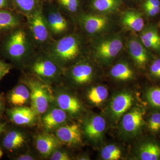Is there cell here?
Returning a JSON list of instances; mask_svg holds the SVG:
<instances>
[{
  "instance_id": "cell-14",
  "label": "cell",
  "mask_w": 160,
  "mask_h": 160,
  "mask_svg": "<svg viewBox=\"0 0 160 160\" xmlns=\"http://www.w3.org/2000/svg\"><path fill=\"white\" fill-rule=\"evenodd\" d=\"M7 112L11 122L18 126L32 125L38 116L31 107L26 106L14 107Z\"/></svg>"
},
{
  "instance_id": "cell-11",
  "label": "cell",
  "mask_w": 160,
  "mask_h": 160,
  "mask_svg": "<svg viewBox=\"0 0 160 160\" xmlns=\"http://www.w3.org/2000/svg\"><path fill=\"white\" fill-rule=\"evenodd\" d=\"M53 92L54 103L68 114L75 115L79 113L82 109L79 101L61 88Z\"/></svg>"
},
{
  "instance_id": "cell-40",
  "label": "cell",
  "mask_w": 160,
  "mask_h": 160,
  "mask_svg": "<svg viewBox=\"0 0 160 160\" xmlns=\"http://www.w3.org/2000/svg\"><path fill=\"white\" fill-rule=\"evenodd\" d=\"M4 109V102L2 97L0 95V114L2 112Z\"/></svg>"
},
{
  "instance_id": "cell-15",
  "label": "cell",
  "mask_w": 160,
  "mask_h": 160,
  "mask_svg": "<svg viewBox=\"0 0 160 160\" xmlns=\"http://www.w3.org/2000/svg\"><path fill=\"white\" fill-rule=\"evenodd\" d=\"M22 16L15 10H0V37L22 25Z\"/></svg>"
},
{
  "instance_id": "cell-25",
  "label": "cell",
  "mask_w": 160,
  "mask_h": 160,
  "mask_svg": "<svg viewBox=\"0 0 160 160\" xmlns=\"http://www.w3.org/2000/svg\"><path fill=\"white\" fill-rule=\"evenodd\" d=\"M15 10L23 16L31 14L42 5V0H12Z\"/></svg>"
},
{
  "instance_id": "cell-21",
  "label": "cell",
  "mask_w": 160,
  "mask_h": 160,
  "mask_svg": "<svg viewBox=\"0 0 160 160\" xmlns=\"http://www.w3.org/2000/svg\"><path fill=\"white\" fill-rule=\"evenodd\" d=\"M27 137L22 132L18 130L9 131L3 139V145L10 152L17 151L23 148L26 143Z\"/></svg>"
},
{
  "instance_id": "cell-35",
  "label": "cell",
  "mask_w": 160,
  "mask_h": 160,
  "mask_svg": "<svg viewBox=\"0 0 160 160\" xmlns=\"http://www.w3.org/2000/svg\"><path fill=\"white\" fill-rule=\"evenodd\" d=\"M150 72L153 78L160 79V58L156 59L152 63Z\"/></svg>"
},
{
  "instance_id": "cell-43",
  "label": "cell",
  "mask_w": 160,
  "mask_h": 160,
  "mask_svg": "<svg viewBox=\"0 0 160 160\" xmlns=\"http://www.w3.org/2000/svg\"><path fill=\"white\" fill-rule=\"evenodd\" d=\"M43 2H49V1H53V0H42Z\"/></svg>"
},
{
  "instance_id": "cell-33",
  "label": "cell",
  "mask_w": 160,
  "mask_h": 160,
  "mask_svg": "<svg viewBox=\"0 0 160 160\" xmlns=\"http://www.w3.org/2000/svg\"><path fill=\"white\" fill-rule=\"evenodd\" d=\"M13 67V65L11 63L6 62L3 60H0V82L10 72Z\"/></svg>"
},
{
  "instance_id": "cell-32",
  "label": "cell",
  "mask_w": 160,
  "mask_h": 160,
  "mask_svg": "<svg viewBox=\"0 0 160 160\" xmlns=\"http://www.w3.org/2000/svg\"><path fill=\"white\" fill-rule=\"evenodd\" d=\"M149 127L151 131L157 132L160 129V113L157 112L151 116L149 122Z\"/></svg>"
},
{
  "instance_id": "cell-26",
  "label": "cell",
  "mask_w": 160,
  "mask_h": 160,
  "mask_svg": "<svg viewBox=\"0 0 160 160\" xmlns=\"http://www.w3.org/2000/svg\"><path fill=\"white\" fill-rule=\"evenodd\" d=\"M139 154L142 160L160 159V146L154 142H146L140 146Z\"/></svg>"
},
{
  "instance_id": "cell-13",
  "label": "cell",
  "mask_w": 160,
  "mask_h": 160,
  "mask_svg": "<svg viewBox=\"0 0 160 160\" xmlns=\"http://www.w3.org/2000/svg\"><path fill=\"white\" fill-rule=\"evenodd\" d=\"M35 142L38 151L45 158H49L62 145L54 134H50L48 132L38 134Z\"/></svg>"
},
{
  "instance_id": "cell-39",
  "label": "cell",
  "mask_w": 160,
  "mask_h": 160,
  "mask_svg": "<svg viewBox=\"0 0 160 160\" xmlns=\"http://www.w3.org/2000/svg\"><path fill=\"white\" fill-rule=\"evenodd\" d=\"M160 7V2L159 0H146L144 3L143 7Z\"/></svg>"
},
{
  "instance_id": "cell-8",
  "label": "cell",
  "mask_w": 160,
  "mask_h": 160,
  "mask_svg": "<svg viewBox=\"0 0 160 160\" xmlns=\"http://www.w3.org/2000/svg\"><path fill=\"white\" fill-rule=\"evenodd\" d=\"M80 27L89 35H97L106 31L110 26V18L104 15L82 13L78 17Z\"/></svg>"
},
{
  "instance_id": "cell-27",
  "label": "cell",
  "mask_w": 160,
  "mask_h": 160,
  "mask_svg": "<svg viewBox=\"0 0 160 160\" xmlns=\"http://www.w3.org/2000/svg\"><path fill=\"white\" fill-rule=\"evenodd\" d=\"M112 76L120 81L130 79L133 76V71L126 63L121 62L116 64L111 69Z\"/></svg>"
},
{
  "instance_id": "cell-34",
  "label": "cell",
  "mask_w": 160,
  "mask_h": 160,
  "mask_svg": "<svg viewBox=\"0 0 160 160\" xmlns=\"http://www.w3.org/2000/svg\"><path fill=\"white\" fill-rule=\"evenodd\" d=\"M51 160H69L71 159L69 155L63 150L58 149L55 150L49 157Z\"/></svg>"
},
{
  "instance_id": "cell-18",
  "label": "cell",
  "mask_w": 160,
  "mask_h": 160,
  "mask_svg": "<svg viewBox=\"0 0 160 160\" xmlns=\"http://www.w3.org/2000/svg\"><path fill=\"white\" fill-rule=\"evenodd\" d=\"M140 39L147 49L160 51V36L156 26L150 25L144 27L140 35Z\"/></svg>"
},
{
  "instance_id": "cell-23",
  "label": "cell",
  "mask_w": 160,
  "mask_h": 160,
  "mask_svg": "<svg viewBox=\"0 0 160 160\" xmlns=\"http://www.w3.org/2000/svg\"><path fill=\"white\" fill-rule=\"evenodd\" d=\"M142 122V112L139 109H134L124 116L122 125L123 129L126 132L134 133L139 129Z\"/></svg>"
},
{
  "instance_id": "cell-10",
  "label": "cell",
  "mask_w": 160,
  "mask_h": 160,
  "mask_svg": "<svg viewBox=\"0 0 160 160\" xmlns=\"http://www.w3.org/2000/svg\"><path fill=\"white\" fill-rule=\"evenodd\" d=\"M67 119V112L56 105L51 106L43 114L42 123L46 132H49L54 131L60 126L65 124Z\"/></svg>"
},
{
  "instance_id": "cell-16",
  "label": "cell",
  "mask_w": 160,
  "mask_h": 160,
  "mask_svg": "<svg viewBox=\"0 0 160 160\" xmlns=\"http://www.w3.org/2000/svg\"><path fill=\"white\" fill-rule=\"evenodd\" d=\"M129 54L138 67L143 68L148 62L149 58V52L141 41L132 37L128 42Z\"/></svg>"
},
{
  "instance_id": "cell-9",
  "label": "cell",
  "mask_w": 160,
  "mask_h": 160,
  "mask_svg": "<svg viewBox=\"0 0 160 160\" xmlns=\"http://www.w3.org/2000/svg\"><path fill=\"white\" fill-rule=\"evenodd\" d=\"M94 75V69L86 60H80L68 69L63 70L66 77L74 84L82 86L91 82Z\"/></svg>"
},
{
  "instance_id": "cell-38",
  "label": "cell",
  "mask_w": 160,
  "mask_h": 160,
  "mask_svg": "<svg viewBox=\"0 0 160 160\" xmlns=\"http://www.w3.org/2000/svg\"><path fill=\"white\" fill-rule=\"evenodd\" d=\"M18 160H33L36 159V157L34 155L31 153H25L23 154L20 155L16 158Z\"/></svg>"
},
{
  "instance_id": "cell-37",
  "label": "cell",
  "mask_w": 160,
  "mask_h": 160,
  "mask_svg": "<svg viewBox=\"0 0 160 160\" xmlns=\"http://www.w3.org/2000/svg\"><path fill=\"white\" fill-rule=\"evenodd\" d=\"M143 7L146 14L149 17H154L157 15L160 12V7L147 6Z\"/></svg>"
},
{
  "instance_id": "cell-28",
  "label": "cell",
  "mask_w": 160,
  "mask_h": 160,
  "mask_svg": "<svg viewBox=\"0 0 160 160\" xmlns=\"http://www.w3.org/2000/svg\"><path fill=\"white\" fill-rule=\"evenodd\" d=\"M108 90L105 86H98L92 88L87 93L89 102L95 105H99L107 98Z\"/></svg>"
},
{
  "instance_id": "cell-31",
  "label": "cell",
  "mask_w": 160,
  "mask_h": 160,
  "mask_svg": "<svg viewBox=\"0 0 160 160\" xmlns=\"http://www.w3.org/2000/svg\"><path fill=\"white\" fill-rule=\"evenodd\" d=\"M148 102L153 107L160 108V88H152L146 93Z\"/></svg>"
},
{
  "instance_id": "cell-4",
  "label": "cell",
  "mask_w": 160,
  "mask_h": 160,
  "mask_svg": "<svg viewBox=\"0 0 160 160\" xmlns=\"http://www.w3.org/2000/svg\"><path fill=\"white\" fill-rule=\"evenodd\" d=\"M21 82L26 84L30 90L31 108L38 115L44 114L54 103L53 89L51 86L27 73L22 78Z\"/></svg>"
},
{
  "instance_id": "cell-30",
  "label": "cell",
  "mask_w": 160,
  "mask_h": 160,
  "mask_svg": "<svg viewBox=\"0 0 160 160\" xmlns=\"http://www.w3.org/2000/svg\"><path fill=\"white\" fill-rule=\"evenodd\" d=\"M102 157L105 160H118L121 157V151L117 146L113 145L105 146L102 151Z\"/></svg>"
},
{
  "instance_id": "cell-44",
  "label": "cell",
  "mask_w": 160,
  "mask_h": 160,
  "mask_svg": "<svg viewBox=\"0 0 160 160\" xmlns=\"http://www.w3.org/2000/svg\"><path fill=\"white\" fill-rule=\"evenodd\" d=\"M1 38V37H0V38Z\"/></svg>"
},
{
  "instance_id": "cell-17",
  "label": "cell",
  "mask_w": 160,
  "mask_h": 160,
  "mask_svg": "<svg viewBox=\"0 0 160 160\" xmlns=\"http://www.w3.org/2000/svg\"><path fill=\"white\" fill-rule=\"evenodd\" d=\"M7 98L14 107L26 106L30 102V90L26 84L21 82L9 92Z\"/></svg>"
},
{
  "instance_id": "cell-7",
  "label": "cell",
  "mask_w": 160,
  "mask_h": 160,
  "mask_svg": "<svg viewBox=\"0 0 160 160\" xmlns=\"http://www.w3.org/2000/svg\"><path fill=\"white\" fill-rule=\"evenodd\" d=\"M123 48L122 38L114 34L96 40L92 46V52L96 58L109 62L116 57Z\"/></svg>"
},
{
  "instance_id": "cell-20",
  "label": "cell",
  "mask_w": 160,
  "mask_h": 160,
  "mask_svg": "<svg viewBox=\"0 0 160 160\" xmlns=\"http://www.w3.org/2000/svg\"><path fill=\"white\" fill-rule=\"evenodd\" d=\"M121 23L124 27L132 31L140 32L144 27V22L139 12L129 9L123 12Z\"/></svg>"
},
{
  "instance_id": "cell-29",
  "label": "cell",
  "mask_w": 160,
  "mask_h": 160,
  "mask_svg": "<svg viewBox=\"0 0 160 160\" xmlns=\"http://www.w3.org/2000/svg\"><path fill=\"white\" fill-rule=\"evenodd\" d=\"M60 9L64 12L75 13L79 10L82 0H54Z\"/></svg>"
},
{
  "instance_id": "cell-12",
  "label": "cell",
  "mask_w": 160,
  "mask_h": 160,
  "mask_svg": "<svg viewBox=\"0 0 160 160\" xmlns=\"http://www.w3.org/2000/svg\"><path fill=\"white\" fill-rule=\"evenodd\" d=\"M54 135L61 144L66 146H77L82 142L79 126L74 123L60 126L55 130Z\"/></svg>"
},
{
  "instance_id": "cell-41",
  "label": "cell",
  "mask_w": 160,
  "mask_h": 160,
  "mask_svg": "<svg viewBox=\"0 0 160 160\" xmlns=\"http://www.w3.org/2000/svg\"><path fill=\"white\" fill-rule=\"evenodd\" d=\"M5 129V125L2 123H0V134L4 131Z\"/></svg>"
},
{
  "instance_id": "cell-42",
  "label": "cell",
  "mask_w": 160,
  "mask_h": 160,
  "mask_svg": "<svg viewBox=\"0 0 160 160\" xmlns=\"http://www.w3.org/2000/svg\"><path fill=\"white\" fill-rule=\"evenodd\" d=\"M3 155V152H2V150L0 149V158H1V157H2V156Z\"/></svg>"
},
{
  "instance_id": "cell-5",
  "label": "cell",
  "mask_w": 160,
  "mask_h": 160,
  "mask_svg": "<svg viewBox=\"0 0 160 160\" xmlns=\"http://www.w3.org/2000/svg\"><path fill=\"white\" fill-rule=\"evenodd\" d=\"M42 5L26 17V26L36 50H44L53 41L43 16Z\"/></svg>"
},
{
  "instance_id": "cell-22",
  "label": "cell",
  "mask_w": 160,
  "mask_h": 160,
  "mask_svg": "<svg viewBox=\"0 0 160 160\" xmlns=\"http://www.w3.org/2000/svg\"><path fill=\"white\" fill-rule=\"evenodd\" d=\"M133 98L129 93H120L112 100L111 105L112 112L116 117H120L131 107Z\"/></svg>"
},
{
  "instance_id": "cell-3",
  "label": "cell",
  "mask_w": 160,
  "mask_h": 160,
  "mask_svg": "<svg viewBox=\"0 0 160 160\" xmlns=\"http://www.w3.org/2000/svg\"><path fill=\"white\" fill-rule=\"evenodd\" d=\"M23 69L50 86L59 83L63 76V69L44 50H36Z\"/></svg>"
},
{
  "instance_id": "cell-6",
  "label": "cell",
  "mask_w": 160,
  "mask_h": 160,
  "mask_svg": "<svg viewBox=\"0 0 160 160\" xmlns=\"http://www.w3.org/2000/svg\"><path fill=\"white\" fill-rule=\"evenodd\" d=\"M42 12L46 24L53 40L66 36L69 29V23L64 12L53 1L43 2Z\"/></svg>"
},
{
  "instance_id": "cell-19",
  "label": "cell",
  "mask_w": 160,
  "mask_h": 160,
  "mask_svg": "<svg viewBox=\"0 0 160 160\" xmlns=\"http://www.w3.org/2000/svg\"><path fill=\"white\" fill-rule=\"evenodd\" d=\"M106 127L104 118L99 115L95 116L86 122L84 126V132L89 138L97 140L102 137Z\"/></svg>"
},
{
  "instance_id": "cell-2",
  "label": "cell",
  "mask_w": 160,
  "mask_h": 160,
  "mask_svg": "<svg viewBox=\"0 0 160 160\" xmlns=\"http://www.w3.org/2000/svg\"><path fill=\"white\" fill-rule=\"evenodd\" d=\"M44 51L64 70L83 59L84 40L77 33L67 34L52 41Z\"/></svg>"
},
{
  "instance_id": "cell-1",
  "label": "cell",
  "mask_w": 160,
  "mask_h": 160,
  "mask_svg": "<svg viewBox=\"0 0 160 160\" xmlns=\"http://www.w3.org/2000/svg\"><path fill=\"white\" fill-rule=\"evenodd\" d=\"M36 49L26 26L12 29L0 38V56L23 69Z\"/></svg>"
},
{
  "instance_id": "cell-36",
  "label": "cell",
  "mask_w": 160,
  "mask_h": 160,
  "mask_svg": "<svg viewBox=\"0 0 160 160\" xmlns=\"http://www.w3.org/2000/svg\"><path fill=\"white\" fill-rule=\"evenodd\" d=\"M15 10L12 0H0V10Z\"/></svg>"
},
{
  "instance_id": "cell-24",
  "label": "cell",
  "mask_w": 160,
  "mask_h": 160,
  "mask_svg": "<svg viewBox=\"0 0 160 160\" xmlns=\"http://www.w3.org/2000/svg\"><path fill=\"white\" fill-rule=\"evenodd\" d=\"M122 4L121 0H90L92 9L100 13H113L117 11Z\"/></svg>"
}]
</instances>
